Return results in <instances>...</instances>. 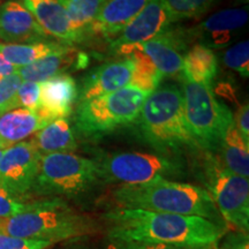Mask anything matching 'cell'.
Instances as JSON below:
<instances>
[{"label": "cell", "mask_w": 249, "mask_h": 249, "mask_svg": "<svg viewBox=\"0 0 249 249\" xmlns=\"http://www.w3.org/2000/svg\"><path fill=\"white\" fill-rule=\"evenodd\" d=\"M116 208L197 216L225 225L203 187L157 178L140 185H121L112 192Z\"/></svg>", "instance_id": "7a4b0ae2"}, {"label": "cell", "mask_w": 249, "mask_h": 249, "mask_svg": "<svg viewBox=\"0 0 249 249\" xmlns=\"http://www.w3.org/2000/svg\"><path fill=\"white\" fill-rule=\"evenodd\" d=\"M99 226L60 198L33 201L29 209L0 219V232L21 239L57 244L96 234Z\"/></svg>", "instance_id": "3957f363"}, {"label": "cell", "mask_w": 249, "mask_h": 249, "mask_svg": "<svg viewBox=\"0 0 249 249\" xmlns=\"http://www.w3.org/2000/svg\"><path fill=\"white\" fill-rule=\"evenodd\" d=\"M48 35L23 2L8 0L0 7V39L5 44L42 42Z\"/></svg>", "instance_id": "9a60e30c"}, {"label": "cell", "mask_w": 249, "mask_h": 249, "mask_svg": "<svg viewBox=\"0 0 249 249\" xmlns=\"http://www.w3.org/2000/svg\"><path fill=\"white\" fill-rule=\"evenodd\" d=\"M64 249H96V248L90 247V246L86 244H73V245L67 246V247H65Z\"/></svg>", "instance_id": "d590c367"}, {"label": "cell", "mask_w": 249, "mask_h": 249, "mask_svg": "<svg viewBox=\"0 0 249 249\" xmlns=\"http://www.w3.org/2000/svg\"><path fill=\"white\" fill-rule=\"evenodd\" d=\"M53 245L52 242L28 240L0 232V249H49Z\"/></svg>", "instance_id": "4dcf8cb0"}, {"label": "cell", "mask_w": 249, "mask_h": 249, "mask_svg": "<svg viewBox=\"0 0 249 249\" xmlns=\"http://www.w3.org/2000/svg\"><path fill=\"white\" fill-rule=\"evenodd\" d=\"M107 249H195L177 247L160 244H149L141 241H124V240H108Z\"/></svg>", "instance_id": "1f68e13d"}, {"label": "cell", "mask_w": 249, "mask_h": 249, "mask_svg": "<svg viewBox=\"0 0 249 249\" xmlns=\"http://www.w3.org/2000/svg\"><path fill=\"white\" fill-rule=\"evenodd\" d=\"M50 124L37 112L26 108H14L0 117V150L23 142L30 135Z\"/></svg>", "instance_id": "d6986e66"}, {"label": "cell", "mask_w": 249, "mask_h": 249, "mask_svg": "<svg viewBox=\"0 0 249 249\" xmlns=\"http://www.w3.org/2000/svg\"><path fill=\"white\" fill-rule=\"evenodd\" d=\"M102 218L107 224V240L218 249L219 241L229 232L225 225L185 214L114 208Z\"/></svg>", "instance_id": "6da1fadb"}, {"label": "cell", "mask_w": 249, "mask_h": 249, "mask_svg": "<svg viewBox=\"0 0 249 249\" xmlns=\"http://www.w3.org/2000/svg\"><path fill=\"white\" fill-rule=\"evenodd\" d=\"M102 182L95 160L73 152L40 157L31 195L44 198L77 200Z\"/></svg>", "instance_id": "5b68a950"}, {"label": "cell", "mask_w": 249, "mask_h": 249, "mask_svg": "<svg viewBox=\"0 0 249 249\" xmlns=\"http://www.w3.org/2000/svg\"><path fill=\"white\" fill-rule=\"evenodd\" d=\"M233 123L239 133L249 141V107L247 103L239 107L238 111L235 112V114L233 116Z\"/></svg>", "instance_id": "836d02e7"}, {"label": "cell", "mask_w": 249, "mask_h": 249, "mask_svg": "<svg viewBox=\"0 0 249 249\" xmlns=\"http://www.w3.org/2000/svg\"><path fill=\"white\" fill-rule=\"evenodd\" d=\"M173 24L163 0H150L132 20L127 22L112 40L111 46L117 50L121 46L135 45L154 38Z\"/></svg>", "instance_id": "7c38bea8"}, {"label": "cell", "mask_w": 249, "mask_h": 249, "mask_svg": "<svg viewBox=\"0 0 249 249\" xmlns=\"http://www.w3.org/2000/svg\"><path fill=\"white\" fill-rule=\"evenodd\" d=\"M67 44L55 42H34L24 44H5L0 43V53L18 68L28 66L39 59L48 57Z\"/></svg>", "instance_id": "d4e9b609"}, {"label": "cell", "mask_w": 249, "mask_h": 249, "mask_svg": "<svg viewBox=\"0 0 249 249\" xmlns=\"http://www.w3.org/2000/svg\"><path fill=\"white\" fill-rule=\"evenodd\" d=\"M227 68L239 73L242 77L249 76V43L244 40L239 44L232 46L225 52L223 58Z\"/></svg>", "instance_id": "4316f807"}, {"label": "cell", "mask_w": 249, "mask_h": 249, "mask_svg": "<svg viewBox=\"0 0 249 249\" xmlns=\"http://www.w3.org/2000/svg\"><path fill=\"white\" fill-rule=\"evenodd\" d=\"M97 163L102 182L140 185L157 178L173 180L185 177V164L177 156L147 152H117L105 155Z\"/></svg>", "instance_id": "9c48e42d"}, {"label": "cell", "mask_w": 249, "mask_h": 249, "mask_svg": "<svg viewBox=\"0 0 249 249\" xmlns=\"http://www.w3.org/2000/svg\"><path fill=\"white\" fill-rule=\"evenodd\" d=\"M248 22L247 8L222 9L197 26L186 29L189 42L198 40L209 49H222L231 40L233 33L244 28Z\"/></svg>", "instance_id": "5bb4252c"}, {"label": "cell", "mask_w": 249, "mask_h": 249, "mask_svg": "<svg viewBox=\"0 0 249 249\" xmlns=\"http://www.w3.org/2000/svg\"><path fill=\"white\" fill-rule=\"evenodd\" d=\"M33 201L27 202L15 197L0 186V219H5L29 209Z\"/></svg>", "instance_id": "f546056e"}, {"label": "cell", "mask_w": 249, "mask_h": 249, "mask_svg": "<svg viewBox=\"0 0 249 249\" xmlns=\"http://www.w3.org/2000/svg\"><path fill=\"white\" fill-rule=\"evenodd\" d=\"M42 155L31 141L6 149L0 158V186L20 200L33 193Z\"/></svg>", "instance_id": "30bf717a"}, {"label": "cell", "mask_w": 249, "mask_h": 249, "mask_svg": "<svg viewBox=\"0 0 249 249\" xmlns=\"http://www.w3.org/2000/svg\"><path fill=\"white\" fill-rule=\"evenodd\" d=\"M77 95L79 88L76 81L68 74H60L40 82L39 107L37 113L48 123L66 118L71 113Z\"/></svg>", "instance_id": "2e32d148"}, {"label": "cell", "mask_w": 249, "mask_h": 249, "mask_svg": "<svg viewBox=\"0 0 249 249\" xmlns=\"http://www.w3.org/2000/svg\"><path fill=\"white\" fill-rule=\"evenodd\" d=\"M46 35L53 36L64 44L74 43L70 20L62 0H23Z\"/></svg>", "instance_id": "e0dca14e"}, {"label": "cell", "mask_w": 249, "mask_h": 249, "mask_svg": "<svg viewBox=\"0 0 249 249\" xmlns=\"http://www.w3.org/2000/svg\"><path fill=\"white\" fill-rule=\"evenodd\" d=\"M218 249H249L248 233L227 232L218 244Z\"/></svg>", "instance_id": "d6a6232c"}, {"label": "cell", "mask_w": 249, "mask_h": 249, "mask_svg": "<svg viewBox=\"0 0 249 249\" xmlns=\"http://www.w3.org/2000/svg\"><path fill=\"white\" fill-rule=\"evenodd\" d=\"M203 180L227 229L249 233V180L232 173L216 154L205 152Z\"/></svg>", "instance_id": "ba28073f"}, {"label": "cell", "mask_w": 249, "mask_h": 249, "mask_svg": "<svg viewBox=\"0 0 249 249\" xmlns=\"http://www.w3.org/2000/svg\"><path fill=\"white\" fill-rule=\"evenodd\" d=\"M40 97V83L22 81L17 92V107L18 108L37 112L39 107Z\"/></svg>", "instance_id": "f1b7e54d"}, {"label": "cell", "mask_w": 249, "mask_h": 249, "mask_svg": "<svg viewBox=\"0 0 249 249\" xmlns=\"http://www.w3.org/2000/svg\"><path fill=\"white\" fill-rule=\"evenodd\" d=\"M218 158L227 170L238 176L249 177V141L236 129L234 123L227 127L224 134L219 149Z\"/></svg>", "instance_id": "7402d4cb"}, {"label": "cell", "mask_w": 249, "mask_h": 249, "mask_svg": "<svg viewBox=\"0 0 249 249\" xmlns=\"http://www.w3.org/2000/svg\"><path fill=\"white\" fill-rule=\"evenodd\" d=\"M42 156L70 154L77 149L75 133L66 118L55 119L34 134L30 140Z\"/></svg>", "instance_id": "44dd1931"}, {"label": "cell", "mask_w": 249, "mask_h": 249, "mask_svg": "<svg viewBox=\"0 0 249 249\" xmlns=\"http://www.w3.org/2000/svg\"><path fill=\"white\" fill-rule=\"evenodd\" d=\"M70 20L74 43L82 42L90 35L92 23L107 0H62Z\"/></svg>", "instance_id": "cb8c5ba5"}, {"label": "cell", "mask_w": 249, "mask_h": 249, "mask_svg": "<svg viewBox=\"0 0 249 249\" xmlns=\"http://www.w3.org/2000/svg\"><path fill=\"white\" fill-rule=\"evenodd\" d=\"M135 68V60L132 55L101 65L85 77L79 90L77 102L90 101L129 86Z\"/></svg>", "instance_id": "4fadbf2b"}, {"label": "cell", "mask_w": 249, "mask_h": 249, "mask_svg": "<svg viewBox=\"0 0 249 249\" xmlns=\"http://www.w3.org/2000/svg\"><path fill=\"white\" fill-rule=\"evenodd\" d=\"M150 0H107L92 23L90 35L116 37Z\"/></svg>", "instance_id": "ac0fdd59"}, {"label": "cell", "mask_w": 249, "mask_h": 249, "mask_svg": "<svg viewBox=\"0 0 249 249\" xmlns=\"http://www.w3.org/2000/svg\"><path fill=\"white\" fill-rule=\"evenodd\" d=\"M22 79L18 73L0 80V117L7 112L18 108L17 107V92Z\"/></svg>", "instance_id": "83f0119b"}, {"label": "cell", "mask_w": 249, "mask_h": 249, "mask_svg": "<svg viewBox=\"0 0 249 249\" xmlns=\"http://www.w3.org/2000/svg\"><path fill=\"white\" fill-rule=\"evenodd\" d=\"M218 71V60L213 50L195 44L183 55L182 75L195 82L211 85Z\"/></svg>", "instance_id": "603a6c76"}, {"label": "cell", "mask_w": 249, "mask_h": 249, "mask_svg": "<svg viewBox=\"0 0 249 249\" xmlns=\"http://www.w3.org/2000/svg\"><path fill=\"white\" fill-rule=\"evenodd\" d=\"M185 118L201 150L216 154L227 127L233 123L232 112L214 97L211 85L182 76Z\"/></svg>", "instance_id": "52a82bcc"}, {"label": "cell", "mask_w": 249, "mask_h": 249, "mask_svg": "<svg viewBox=\"0 0 249 249\" xmlns=\"http://www.w3.org/2000/svg\"><path fill=\"white\" fill-rule=\"evenodd\" d=\"M2 4H4V1H2V0H0V7H1Z\"/></svg>", "instance_id": "8d00e7d4"}, {"label": "cell", "mask_w": 249, "mask_h": 249, "mask_svg": "<svg viewBox=\"0 0 249 249\" xmlns=\"http://www.w3.org/2000/svg\"><path fill=\"white\" fill-rule=\"evenodd\" d=\"M2 152H4V151H1V150H0V158H1V156H2Z\"/></svg>", "instance_id": "74e56055"}, {"label": "cell", "mask_w": 249, "mask_h": 249, "mask_svg": "<svg viewBox=\"0 0 249 249\" xmlns=\"http://www.w3.org/2000/svg\"><path fill=\"white\" fill-rule=\"evenodd\" d=\"M18 71V68L13 66V65L6 59L4 55L0 53V80H2L4 77L14 74Z\"/></svg>", "instance_id": "e575fe53"}, {"label": "cell", "mask_w": 249, "mask_h": 249, "mask_svg": "<svg viewBox=\"0 0 249 249\" xmlns=\"http://www.w3.org/2000/svg\"><path fill=\"white\" fill-rule=\"evenodd\" d=\"M76 62L80 64V54L71 45H66L64 49L59 50L48 57L39 59L28 66L18 68L17 73L22 81L40 83L60 75Z\"/></svg>", "instance_id": "ffe728a7"}, {"label": "cell", "mask_w": 249, "mask_h": 249, "mask_svg": "<svg viewBox=\"0 0 249 249\" xmlns=\"http://www.w3.org/2000/svg\"><path fill=\"white\" fill-rule=\"evenodd\" d=\"M136 120L143 139L160 155L201 150L186 121L179 87L167 85L155 89L143 103Z\"/></svg>", "instance_id": "277c9868"}, {"label": "cell", "mask_w": 249, "mask_h": 249, "mask_svg": "<svg viewBox=\"0 0 249 249\" xmlns=\"http://www.w3.org/2000/svg\"><path fill=\"white\" fill-rule=\"evenodd\" d=\"M191 44L186 29H166L154 38L135 45L118 48V54L128 55L133 51H139L150 59L161 76H174L182 71V62L187 46Z\"/></svg>", "instance_id": "8fae6325"}, {"label": "cell", "mask_w": 249, "mask_h": 249, "mask_svg": "<svg viewBox=\"0 0 249 249\" xmlns=\"http://www.w3.org/2000/svg\"><path fill=\"white\" fill-rule=\"evenodd\" d=\"M18 1H20V0H18ZM22 1H23V0H22Z\"/></svg>", "instance_id": "f35d334b"}, {"label": "cell", "mask_w": 249, "mask_h": 249, "mask_svg": "<svg viewBox=\"0 0 249 249\" xmlns=\"http://www.w3.org/2000/svg\"><path fill=\"white\" fill-rule=\"evenodd\" d=\"M150 91L129 85L117 91L79 103L75 130L86 139H99L138 119Z\"/></svg>", "instance_id": "8992f818"}, {"label": "cell", "mask_w": 249, "mask_h": 249, "mask_svg": "<svg viewBox=\"0 0 249 249\" xmlns=\"http://www.w3.org/2000/svg\"><path fill=\"white\" fill-rule=\"evenodd\" d=\"M219 1L220 0H163L173 23L200 18Z\"/></svg>", "instance_id": "484cf974"}]
</instances>
